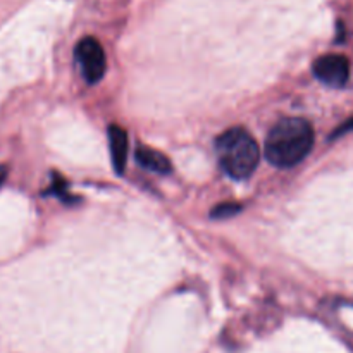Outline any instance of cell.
Here are the masks:
<instances>
[{
    "mask_svg": "<svg viewBox=\"0 0 353 353\" xmlns=\"http://www.w3.org/2000/svg\"><path fill=\"white\" fill-rule=\"evenodd\" d=\"M74 55L78 64L81 65V72L90 85L99 83L103 78L107 69L105 52L97 38L85 37L78 41L74 48Z\"/></svg>",
    "mask_w": 353,
    "mask_h": 353,
    "instance_id": "cell-3",
    "label": "cell"
},
{
    "mask_svg": "<svg viewBox=\"0 0 353 353\" xmlns=\"http://www.w3.org/2000/svg\"><path fill=\"white\" fill-rule=\"evenodd\" d=\"M352 130H353V119L347 121V123H345L343 126L338 128V130L334 131L333 137H331V138H338V137H341V134H343V133H347V131H352Z\"/></svg>",
    "mask_w": 353,
    "mask_h": 353,
    "instance_id": "cell-8",
    "label": "cell"
},
{
    "mask_svg": "<svg viewBox=\"0 0 353 353\" xmlns=\"http://www.w3.org/2000/svg\"><path fill=\"white\" fill-rule=\"evenodd\" d=\"M134 157H137L138 164L141 168L148 169L152 172H157V174H169L172 171L171 161L164 154H161V152L154 150L150 147H143V145L138 147Z\"/></svg>",
    "mask_w": 353,
    "mask_h": 353,
    "instance_id": "cell-6",
    "label": "cell"
},
{
    "mask_svg": "<svg viewBox=\"0 0 353 353\" xmlns=\"http://www.w3.org/2000/svg\"><path fill=\"white\" fill-rule=\"evenodd\" d=\"M314 74L321 83L333 88H341L350 78V62L345 55L326 54L314 62Z\"/></svg>",
    "mask_w": 353,
    "mask_h": 353,
    "instance_id": "cell-4",
    "label": "cell"
},
{
    "mask_svg": "<svg viewBox=\"0 0 353 353\" xmlns=\"http://www.w3.org/2000/svg\"><path fill=\"white\" fill-rule=\"evenodd\" d=\"M7 174H9V168H7V165H3V164H0V186L6 183Z\"/></svg>",
    "mask_w": 353,
    "mask_h": 353,
    "instance_id": "cell-9",
    "label": "cell"
},
{
    "mask_svg": "<svg viewBox=\"0 0 353 353\" xmlns=\"http://www.w3.org/2000/svg\"><path fill=\"white\" fill-rule=\"evenodd\" d=\"M109 147L114 169H116L117 174H123L124 169H126L128 148H130V143H128L126 131H124L123 128L116 126V124H112V126L109 128Z\"/></svg>",
    "mask_w": 353,
    "mask_h": 353,
    "instance_id": "cell-5",
    "label": "cell"
},
{
    "mask_svg": "<svg viewBox=\"0 0 353 353\" xmlns=\"http://www.w3.org/2000/svg\"><path fill=\"white\" fill-rule=\"evenodd\" d=\"M314 147V128L300 117L283 119L269 131L265 140V157L276 168H293L300 164Z\"/></svg>",
    "mask_w": 353,
    "mask_h": 353,
    "instance_id": "cell-1",
    "label": "cell"
},
{
    "mask_svg": "<svg viewBox=\"0 0 353 353\" xmlns=\"http://www.w3.org/2000/svg\"><path fill=\"white\" fill-rule=\"evenodd\" d=\"M216 155L221 168L233 179L250 178L261 161L257 141L243 128H231L217 137Z\"/></svg>",
    "mask_w": 353,
    "mask_h": 353,
    "instance_id": "cell-2",
    "label": "cell"
},
{
    "mask_svg": "<svg viewBox=\"0 0 353 353\" xmlns=\"http://www.w3.org/2000/svg\"><path fill=\"white\" fill-rule=\"evenodd\" d=\"M241 210V205L238 203H221V205L214 207L212 212H210V217L212 219H226V217L234 216Z\"/></svg>",
    "mask_w": 353,
    "mask_h": 353,
    "instance_id": "cell-7",
    "label": "cell"
}]
</instances>
